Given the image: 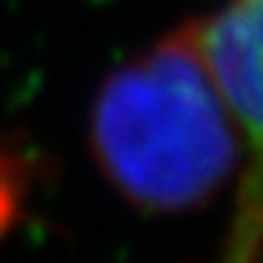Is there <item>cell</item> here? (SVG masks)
I'll return each mask as SVG.
<instances>
[{"label":"cell","instance_id":"1","mask_svg":"<svg viewBox=\"0 0 263 263\" xmlns=\"http://www.w3.org/2000/svg\"><path fill=\"white\" fill-rule=\"evenodd\" d=\"M254 146L210 80L191 26L121 67L92 108V149L108 181L146 210L181 213L232 178Z\"/></svg>","mask_w":263,"mask_h":263},{"label":"cell","instance_id":"2","mask_svg":"<svg viewBox=\"0 0 263 263\" xmlns=\"http://www.w3.org/2000/svg\"><path fill=\"white\" fill-rule=\"evenodd\" d=\"M200 61L248 137L260 134V0H225L191 23Z\"/></svg>","mask_w":263,"mask_h":263},{"label":"cell","instance_id":"3","mask_svg":"<svg viewBox=\"0 0 263 263\" xmlns=\"http://www.w3.org/2000/svg\"><path fill=\"white\" fill-rule=\"evenodd\" d=\"M29 194V162L7 143H0V238H4L23 213Z\"/></svg>","mask_w":263,"mask_h":263}]
</instances>
